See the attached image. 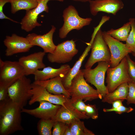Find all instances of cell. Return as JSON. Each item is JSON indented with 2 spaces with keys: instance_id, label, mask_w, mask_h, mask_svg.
Returning <instances> with one entry per match:
<instances>
[{
  "instance_id": "8992f818",
  "label": "cell",
  "mask_w": 135,
  "mask_h": 135,
  "mask_svg": "<svg viewBox=\"0 0 135 135\" xmlns=\"http://www.w3.org/2000/svg\"><path fill=\"white\" fill-rule=\"evenodd\" d=\"M111 67L110 63L105 61L98 62L97 66L94 69L81 70L86 81L94 85L102 98L108 93L107 86L104 84L105 73Z\"/></svg>"
},
{
  "instance_id": "d6a6232c",
  "label": "cell",
  "mask_w": 135,
  "mask_h": 135,
  "mask_svg": "<svg viewBox=\"0 0 135 135\" xmlns=\"http://www.w3.org/2000/svg\"><path fill=\"white\" fill-rule=\"evenodd\" d=\"M9 87L4 84L0 83V102H4L8 99V89Z\"/></svg>"
},
{
  "instance_id": "9c48e42d",
  "label": "cell",
  "mask_w": 135,
  "mask_h": 135,
  "mask_svg": "<svg viewBox=\"0 0 135 135\" xmlns=\"http://www.w3.org/2000/svg\"><path fill=\"white\" fill-rule=\"evenodd\" d=\"M78 52L75 41L68 40L56 46L54 52L48 53L47 58L51 62L64 64L70 61Z\"/></svg>"
},
{
  "instance_id": "4dcf8cb0",
  "label": "cell",
  "mask_w": 135,
  "mask_h": 135,
  "mask_svg": "<svg viewBox=\"0 0 135 135\" xmlns=\"http://www.w3.org/2000/svg\"><path fill=\"white\" fill-rule=\"evenodd\" d=\"M85 112L86 114L90 118L96 120L98 117V110L94 105H86Z\"/></svg>"
},
{
  "instance_id": "7a4b0ae2",
  "label": "cell",
  "mask_w": 135,
  "mask_h": 135,
  "mask_svg": "<svg viewBox=\"0 0 135 135\" xmlns=\"http://www.w3.org/2000/svg\"><path fill=\"white\" fill-rule=\"evenodd\" d=\"M106 21L105 18H102L99 27L92 35L90 42L91 52L85 65V68H90L94 64L100 61L110 63V51L104 38L102 31L100 28L101 26Z\"/></svg>"
},
{
  "instance_id": "44dd1931",
  "label": "cell",
  "mask_w": 135,
  "mask_h": 135,
  "mask_svg": "<svg viewBox=\"0 0 135 135\" xmlns=\"http://www.w3.org/2000/svg\"><path fill=\"white\" fill-rule=\"evenodd\" d=\"M87 44L88 45V46L73 66L72 68H70L63 78L62 82L63 85L67 90L70 87L72 80L79 72L82 62L88 54V52L91 48L90 42Z\"/></svg>"
},
{
  "instance_id": "277c9868",
  "label": "cell",
  "mask_w": 135,
  "mask_h": 135,
  "mask_svg": "<svg viewBox=\"0 0 135 135\" xmlns=\"http://www.w3.org/2000/svg\"><path fill=\"white\" fill-rule=\"evenodd\" d=\"M62 16L64 23L59 32V37L62 39L66 38L72 30H79L84 26L89 25L92 20L91 18H84L80 17L76 9L72 5L64 10Z\"/></svg>"
},
{
  "instance_id": "cb8c5ba5",
  "label": "cell",
  "mask_w": 135,
  "mask_h": 135,
  "mask_svg": "<svg viewBox=\"0 0 135 135\" xmlns=\"http://www.w3.org/2000/svg\"><path fill=\"white\" fill-rule=\"evenodd\" d=\"M131 29L130 24L129 22L118 28H112L106 32L108 34L115 39L120 41H126Z\"/></svg>"
},
{
  "instance_id": "5bb4252c",
  "label": "cell",
  "mask_w": 135,
  "mask_h": 135,
  "mask_svg": "<svg viewBox=\"0 0 135 135\" xmlns=\"http://www.w3.org/2000/svg\"><path fill=\"white\" fill-rule=\"evenodd\" d=\"M89 2L90 13L94 16L100 12L115 15L124 6L121 0H90Z\"/></svg>"
},
{
  "instance_id": "d590c367",
  "label": "cell",
  "mask_w": 135,
  "mask_h": 135,
  "mask_svg": "<svg viewBox=\"0 0 135 135\" xmlns=\"http://www.w3.org/2000/svg\"><path fill=\"white\" fill-rule=\"evenodd\" d=\"M124 100L118 99L114 100L112 103V107L111 108H114L122 105V102Z\"/></svg>"
},
{
  "instance_id": "74e56055",
  "label": "cell",
  "mask_w": 135,
  "mask_h": 135,
  "mask_svg": "<svg viewBox=\"0 0 135 135\" xmlns=\"http://www.w3.org/2000/svg\"><path fill=\"white\" fill-rule=\"evenodd\" d=\"M75 1L80 2H89L90 0H72Z\"/></svg>"
},
{
  "instance_id": "5b68a950",
  "label": "cell",
  "mask_w": 135,
  "mask_h": 135,
  "mask_svg": "<svg viewBox=\"0 0 135 135\" xmlns=\"http://www.w3.org/2000/svg\"><path fill=\"white\" fill-rule=\"evenodd\" d=\"M26 76L18 79L8 89L9 98L22 109L26 106L32 96L30 92L32 83L30 79Z\"/></svg>"
},
{
  "instance_id": "4316f807",
  "label": "cell",
  "mask_w": 135,
  "mask_h": 135,
  "mask_svg": "<svg viewBox=\"0 0 135 135\" xmlns=\"http://www.w3.org/2000/svg\"><path fill=\"white\" fill-rule=\"evenodd\" d=\"M131 29L128 36L126 41L127 47L131 52L135 54V19L130 18L129 19Z\"/></svg>"
},
{
  "instance_id": "2e32d148",
  "label": "cell",
  "mask_w": 135,
  "mask_h": 135,
  "mask_svg": "<svg viewBox=\"0 0 135 135\" xmlns=\"http://www.w3.org/2000/svg\"><path fill=\"white\" fill-rule=\"evenodd\" d=\"M56 29V27L52 25L50 30L46 34L41 35L32 33L28 34L26 38L33 46L41 47L45 53H52L56 46L53 40V35Z\"/></svg>"
},
{
  "instance_id": "f35d334b",
  "label": "cell",
  "mask_w": 135,
  "mask_h": 135,
  "mask_svg": "<svg viewBox=\"0 0 135 135\" xmlns=\"http://www.w3.org/2000/svg\"><path fill=\"white\" fill-rule=\"evenodd\" d=\"M132 55L134 56V57H135V54L133 53H132Z\"/></svg>"
},
{
  "instance_id": "836d02e7",
  "label": "cell",
  "mask_w": 135,
  "mask_h": 135,
  "mask_svg": "<svg viewBox=\"0 0 135 135\" xmlns=\"http://www.w3.org/2000/svg\"><path fill=\"white\" fill-rule=\"evenodd\" d=\"M72 104L73 106L77 110L86 114L85 107L86 104L82 100H78Z\"/></svg>"
},
{
  "instance_id": "1f68e13d",
  "label": "cell",
  "mask_w": 135,
  "mask_h": 135,
  "mask_svg": "<svg viewBox=\"0 0 135 135\" xmlns=\"http://www.w3.org/2000/svg\"><path fill=\"white\" fill-rule=\"evenodd\" d=\"M134 108L131 107H126L123 105L118 107L114 108H106L103 109V111L105 112H115L116 113L121 114L124 112L129 113L132 112Z\"/></svg>"
},
{
  "instance_id": "e0dca14e",
  "label": "cell",
  "mask_w": 135,
  "mask_h": 135,
  "mask_svg": "<svg viewBox=\"0 0 135 135\" xmlns=\"http://www.w3.org/2000/svg\"><path fill=\"white\" fill-rule=\"evenodd\" d=\"M46 53L39 52L20 57L18 61L23 68L26 76L34 74L39 69L46 67L43 59Z\"/></svg>"
},
{
  "instance_id": "8d00e7d4",
  "label": "cell",
  "mask_w": 135,
  "mask_h": 135,
  "mask_svg": "<svg viewBox=\"0 0 135 135\" xmlns=\"http://www.w3.org/2000/svg\"><path fill=\"white\" fill-rule=\"evenodd\" d=\"M64 135H72L69 126L67 124Z\"/></svg>"
},
{
  "instance_id": "7c38bea8",
  "label": "cell",
  "mask_w": 135,
  "mask_h": 135,
  "mask_svg": "<svg viewBox=\"0 0 135 135\" xmlns=\"http://www.w3.org/2000/svg\"><path fill=\"white\" fill-rule=\"evenodd\" d=\"M102 34L110 51L111 67H115L127 55L132 53V52L127 47L126 44L113 38L106 32H102Z\"/></svg>"
},
{
  "instance_id": "f1b7e54d",
  "label": "cell",
  "mask_w": 135,
  "mask_h": 135,
  "mask_svg": "<svg viewBox=\"0 0 135 135\" xmlns=\"http://www.w3.org/2000/svg\"><path fill=\"white\" fill-rule=\"evenodd\" d=\"M126 56L128 75L132 81L135 83V62L131 59L128 54Z\"/></svg>"
},
{
  "instance_id": "ffe728a7",
  "label": "cell",
  "mask_w": 135,
  "mask_h": 135,
  "mask_svg": "<svg viewBox=\"0 0 135 135\" xmlns=\"http://www.w3.org/2000/svg\"><path fill=\"white\" fill-rule=\"evenodd\" d=\"M63 78L58 76L46 80L35 81L34 83L44 87L50 93L56 95L63 94L70 98V94L64 86L62 80Z\"/></svg>"
},
{
  "instance_id": "4fadbf2b",
  "label": "cell",
  "mask_w": 135,
  "mask_h": 135,
  "mask_svg": "<svg viewBox=\"0 0 135 135\" xmlns=\"http://www.w3.org/2000/svg\"><path fill=\"white\" fill-rule=\"evenodd\" d=\"M4 43L6 47L5 55L7 56L28 52L34 46L26 37L19 36L15 34L11 36H6Z\"/></svg>"
},
{
  "instance_id": "8fae6325",
  "label": "cell",
  "mask_w": 135,
  "mask_h": 135,
  "mask_svg": "<svg viewBox=\"0 0 135 135\" xmlns=\"http://www.w3.org/2000/svg\"><path fill=\"white\" fill-rule=\"evenodd\" d=\"M30 92L32 95L28 101L31 105L36 102L46 100L54 104L65 107L64 103L69 98L64 94L56 95L49 92L44 87L33 82Z\"/></svg>"
},
{
  "instance_id": "52a82bcc",
  "label": "cell",
  "mask_w": 135,
  "mask_h": 135,
  "mask_svg": "<svg viewBox=\"0 0 135 135\" xmlns=\"http://www.w3.org/2000/svg\"><path fill=\"white\" fill-rule=\"evenodd\" d=\"M106 72V82L108 93L113 92L122 83L132 82L128 72L126 56L116 67L109 68Z\"/></svg>"
},
{
  "instance_id": "d6986e66",
  "label": "cell",
  "mask_w": 135,
  "mask_h": 135,
  "mask_svg": "<svg viewBox=\"0 0 135 135\" xmlns=\"http://www.w3.org/2000/svg\"><path fill=\"white\" fill-rule=\"evenodd\" d=\"M70 68L67 64L62 65L58 68L45 67L42 70H38L34 73V81H44L58 76L63 78Z\"/></svg>"
},
{
  "instance_id": "7402d4cb",
  "label": "cell",
  "mask_w": 135,
  "mask_h": 135,
  "mask_svg": "<svg viewBox=\"0 0 135 135\" xmlns=\"http://www.w3.org/2000/svg\"><path fill=\"white\" fill-rule=\"evenodd\" d=\"M129 90L128 83L124 82L119 86L113 92L108 93L102 99V102L112 104L115 100H126Z\"/></svg>"
},
{
  "instance_id": "603a6c76",
  "label": "cell",
  "mask_w": 135,
  "mask_h": 135,
  "mask_svg": "<svg viewBox=\"0 0 135 135\" xmlns=\"http://www.w3.org/2000/svg\"><path fill=\"white\" fill-rule=\"evenodd\" d=\"M11 4V12L14 14L18 11H26L36 7L38 4L37 0H8Z\"/></svg>"
},
{
  "instance_id": "484cf974",
  "label": "cell",
  "mask_w": 135,
  "mask_h": 135,
  "mask_svg": "<svg viewBox=\"0 0 135 135\" xmlns=\"http://www.w3.org/2000/svg\"><path fill=\"white\" fill-rule=\"evenodd\" d=\"M55 121L52 119H41L37 124V128L39 135H52V129Z\"/></svg>"
},
{
  "instance_id": "ba28073f",
  "label": "cell",
  "mask_w": 135,
  "mask_h": 135,
  "mask_svg": "<svg viewBox=\"0 0 135 135\" xmlns=\"http://www.w3.org/2000/svg\"><path fill=\"white\" fill-rule=\"evenodd\" d=\"M24 76V70L18 61H3L0 59V83L10 87Z\"/></svg>"
},
{
  "instance_id": "6da1fadb",
  "label": "cell",
  "mask_w": 135,
  "mask_h": 135,
  "mask_svg": "<svg viewBox=\"0 0 135 135\" xmlns=\"http://www.w3.org/2000/svg\"><path fill=\"white\" fill-rule=\"evenodd\" d=\"M22 110L9 98L0 102V135H9L24 130L21 123Z\"/></svg>"
},
{
  "instance_id": "30bf717a",
  "label": "cell",
  "mask_w": 135,
  "mask_h": 135,
  "mask_svg": "<svg viewBox=\"0 0 135 135\" xmlns=\"http://www.w3.org/2000/svg\"><path fill=\"white\" fill-rule=\"evenodd\" d=\"M38 2L37 6L35 8L26 11L24 16L20 23L22 30L27 32H30L36 26L42 25L37 20L38 16L44 12L48 13L49 8L48 5V2L50 0H55L61 2L64 0H37Z\"/></svg>"
},
{
  "instance_id": "3957f363",
  "label": "cell",
  "mask_w": 135,
  "mask_h": 135,
  "mask_svg": "<svg viewBox=\"0 0 135 135\" xmlns=\"http://www.w3.org/2000/svg\"><path fill=\"white\" fill-rule=\"evenodd\" d=\"M67 90L70 94L72 103L79 99L85 102L102 98L97 90L87 83L80 69L72 80L70 86Z\"/></svg>"
},
{
  "instance_id": "9a60e30c",
  "label": "cell",
  "mask_w": 135,
  "mask_h": 135,
  "mask_svg": "<svg viewBox=\"0 0 135 135\" xmlns=\"http://www.w3.org/2000/svg\"><path fill=\"white\" fill-rule=\"evenodd\" d=\"M70 98H69L65 103V106H61L52 119L54 121H60L69 125L76 119H87L90 118L73 106Z\"/></svg>"
},
{
  "instance_id": "e575fe53",
  "label": "cell",
  "mask_w": 135,
  "mask_h": 135,
  "mask_svg": "<svg viewBox=\"0 0 135 135\" xmlns=\"http://www.w3.org/2000/svg\"><path fill=\"white\" fill-rule=\"evenodd\" d=\"M9 2L8 0H0V19H8L13 22L18 23V22L15 21L6 16L3 12V8L5 4Z\"/></svg>"
},
{
  "instance_id": "83f0119b",
  "label": "cell",
  "mask_w": 135,
  "mask_h": 135,
  "mask_svg": "<svg viewBox=\"0 0 135 135\" xmlns=\"http://www.w3.org/2000/svg\"><path fill=\"white\" fill-rule=\"evenodd\" d=\"M67 124L62 122L55 121L52 131V135H64Z\"/></svg>"
},
{
  "instance_id": "ac0fdd59",
  "label": "cell",
  "mask_w": 135,
  "mask_h": 135,
  "mask_svg": "<svg viewBox=\"0 0 135 135\" xmlns=\"http://www.w3.org/2000/svg\"><path fill=\"white\" fill-rule=\"evenodd\" d=\"M39 106L33 109L23 108L22 112L41 119H52L56 114L61 106L54 104L46 100L40 101Z\"/></svg>"
},
{
  "instance_id": "d4e9b609",
  "label": "cell",
  "mask_w": 135,
  "mask_h": 135,
  "mask_svg": "<svg viewBox=\"0 0 135 135\" xmlns=\"http://www.w3.org/2000/svg\"><path fill=\"white\" fill-rule=\"evenodd\" d=\"M80 119H77L72 121L68 125L72 135H94L91 131L85 126L84 122Z\"/></svg>"
},
{
  "instance_id": "f546056e",
  "label": "cell",
  "mask_w": 135,
  "mask_h": 135,
  "mask_svg": "<svg viewBox=\"0 0 135 135\" xmlns=\"http://www.w3.org/2000/svg\"><path fill=\"white\" fill-rule=\"evenodd\" d=\"M128 84L129 90L126 100V104L128 105L130 104H135V83L131 82Z\"/></svg>"
}]
</instances>
